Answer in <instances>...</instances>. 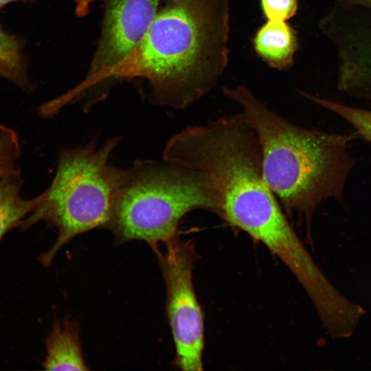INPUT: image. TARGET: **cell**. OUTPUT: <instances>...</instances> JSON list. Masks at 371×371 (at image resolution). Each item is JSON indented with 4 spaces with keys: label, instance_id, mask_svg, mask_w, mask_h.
<instances>
[{
    "label": "cell",
    "instance_id": "6da1fadb",
    "mask_svg": "<svg viewBox=\"0 0 371 371\" xmlns=\"http://www.w3.org/2000/svg\"><path fill=\"white\" fill-rule=\"evenodd\" d=\"M228 0H168L133 50L98 85L142 78L151 103L185 109L210 91L228 63Z\"/></svg>",
    "mask_w": 371,
    "mask_h": 371
},
{
    "label": "cell",
    "instance_id": "7a4b0ae2",
    "mask_svg": "<svg viewBox=\"0 0 371 371\" xmlns=\"http://www.w3.org/2000/svg\"><path fill=\"white\" fill-rule=\"evenodd\" d=\"M238 103L257 135L264 178L287 215L308 223L324 199H340L354 161L346 152L352 136L299 127L269 109L245 86L222 87Z\"/></svg>",
    "mask_w": 371,
    "mask_h": 371
},
{
    "label": "cell",
    "instance_id": "3957f363",
    "mask_svg": "<svg viewBox=\"0 0 371 371\" xmlns=\"http://www.w3.org/2000/svg\"><path fill=\"white\" fill-rule=\"evenodd\" d=\"M195 210L222 216V201L204 172L174 161L139 160L126 169L106 227L118 245L146 242L155 251L179 236L182 218Z\"/></svg>",
    "mask_w": 371,
    "mask_h": 371
},
{
    "label": "cell",
    "instance_id": "277c9868",
    "mask_svg": "<svg viewBox=\"0 0 371 371\" xmlns=\"http://www.w3.org/2000/svg\"><path fill=\"white\" fill-rule=\"evenodd\" d=\"M120 141L115 137L100 148L93 142L59 153L51 184L38 196L35 208L18 227L25 229L45 221L57 229L54 243L41 256L45 266H49L76 236L108 224L126 174V169L109 163Z\"/></svg>",
    "mask_w": 371,
    "mask_h": 371
},
{
    "label": "cell",
    "instance_id": "5b68a950",
    "mask_svg": "<svg viewBox=\"0 0 371 371\" xmlns=\"http://www.w3.org/2000/svg\"><path fill=\"white\" fill-rule=\"evenodd\" d=\"M154 252L166 288V313L175 346V363L184 371L203 370L204 320L192 282L197 254L190 240L179 236Z\"/></svg>",
    "mask_w": 371,
    "mask_h": 371
},
{
    "label": "cell",
    "instance_id": "8992f818",
    "mask_svg": "<svg viewBox=\"0 0 371 371\" xmlns=\"http://www.w3.org/2000/svg\"><path fill=\"white\" fill-rule=\"evenodd\" d=\"M101 34L85 78L67 91L69 98H85L99 78L124 59L147 32L161 0H103Z\"/></svg>",
    "mask_w": 371,
    "mask_h": 371
},
{
    "label": "cell",
    "instance_id": "52a82bcc",
    "mask_svg": "<svg viewBox=\"0 0 371 371\" xmlns=\"http://www.w3.org/2000/svg\"><path fill=\"white\" fill-rule=\"evenodd\" d=\"M46 352L43 366L47 370H89L82 355L79 326L74 321L55 322L46 339Z\"/></svg>",
    "mask_w": 371,
    "mask_h": 371
},
{
    "label": "cell",
    "instance_id": "ba28073f",
    "mask_svg": "<svg viewBox=\"0 0 371 371\" xmlns=\"http://www.w3.org/2000/svg\"><path fill=\"white\" fill-rule=\"evenodd\" d=\"M253 43L258 56L272 68L284 70L293 63L297 39L286 21L267 20L256 32Z\"/></svg>",
    "mask_w": 371,
    "mask_h": 371
},
{
    "label": "cell",
    "instance_id": "9c48e42d",
    "mask_svg": "<svg viewBox=\"0 0 371 371\" xmlns=\"http://www.w3.org/2000/svg\"><path fill=\"white\" fill-rule=\"evenodd\" d=\"M23 180L17 168L0 175V240L35 208L38 196L26 199L21 194Z\"/></svg>",
    "mask_w": 371,
    "mask_h": 371
},
{
    "label": "cell",
    "instance_id": "30bf717a",
    "mask_svg": "<svg viewBox=\"0 0 371 371\" xmlns=\"http://www.w3.org/2000/svg\"><path fill=\"white\" fill-rule=\"evenodd\" d=\"M0 76L23 90L31 91L32 85L27 74L23 44L20 38L0 25Z\"/></svg>",
    "mask_w": 371,
    "mask_h": 371
},
{
    "label": "cell",
    "instance_id": "8fae6325",
    "mask_svg": "<svg viewBox=\"0 0 371 371\" xmlns=\"http://www.w3.org/2000/svg\"><path fill=\"white\" fill-rule=\"evenodd\" d=\"M302 94L309 100L341 116L353 126L361 138L371 142V109H354L304 92H302Z\"/></svg>",
    "mask_w": 371,
    "mask_h": 371
},
{
    "label": "cell",
    "instance_id": "7c38bea8",
    "mask_svg": "<svg viewBox=\"0 0 371 371\" xmlns=\"http://www.w3.org/2000/svg\"><path fill=\"white\" fill-rule=\"evenodd\" d=\"M21 156L17 133L12 128L0 124V175L16 168Z\"/></svg>",
    "mask_w": 371,
    "mask_h": 371
},
{
    "label": "cell",
    "instance_id": "4fadbf2b",
    "mask_svg": "<svg viewBox=\"0 0 371 371\" xmlns=\"http://www.w3.org/2000/svg\"><path fill=\"white\" fill-rule=\"evenodd\" d=\"M261 8L268 21H286L293 17L298 7L297 0H260Z\"/></svg>",
    "mask_w": 371,
    "mask_h": 371
},
{
    "label": "cell",
    "instance_id": "5bb4252c",
    "mask_svg": "<svg viewBox=\"0 0 371 371\" xmlns=\"http://www.w3.org/2000/svg\"><path fill=\"white\" fill-rule=\"evenodd\" d=\"M75 12L80 17L85 16L89 12L91 5L100 0H74Z\"/></svg>",
    "mask_w": 371,
    "mask_h": 371
},
{
    "label": "cell",
    "instance_id": "9a60e30c",
    "mask_svg": "<svg viewBox=\"0 0 371 371\" xmlns=\"http://www.w3.org/2000/svg\"><path fill=\"white\" fill-rule=\"evenodd\" d=\"M345 3L352 5H363L371 8V0H342Z\"/></svg>",
    "mask_w": 371,
    "mask_h": 371
},
{
    "label": "cell",
    "instance_id": "2e32d148",
    "mask_svg": "<svg viewBox=\"0 0 371 371\" xmlns=\"http://www.w3.org/2000/svg\"><path fill=\"white\" fill-rule=\"evenodd\" d=\"M17 0H0V10L4 7L5 5Z\"/></svg>",
    "mask_w": 371,
    "mask_h": 371
}]
</instances>
